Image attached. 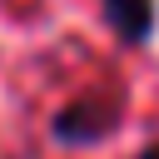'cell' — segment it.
<instances>
[{
  "instance_id": "6da1fadb",
  "label": "cell",
  "mask_w": 159,
  "mask_h": 159,
  "mask_svg": "<svg viewBox=\"0 0 159 159\" xmlns=\"http://www.w3.org/2000/svg\"><path fill=\"white\" fill-rule=\"evenodd\" d=\"M104 10L124 40H144L154 25V0H104Z\"/></svg>"
},
{
  "instance_id": "7a4b0ae2",
  "label": "cell",
  "mask_w": 159,
  "mask_h": 159,
  "mask_svg": "<svg viewBox=\"0 0 159 159\" xmlns=\"http://www.w3.org/2000/svg\"><path fill=\"white\" fill-rule=\"evenodd\" d=\"M109 119H114V109L109 104H99V109H70V114H60L55 119V134L60 139H99L104 129H109Z\"/></svg>"
},
{
  "instance_id": "3957f363",
  "label": "cell",
  "mask_w": 159,
  "mask_h": 159,
  "mask_svg": "<svg viewBox=\"0 0 159 159\" xmlns=\"http://www.w3.org/2000/svg\"><path fill=\"white\" fill-rule=\"evenodd\" d=\"M139 159H159V144H154V149H149V154H139Z\"/></svg>"
}]
</instances>
